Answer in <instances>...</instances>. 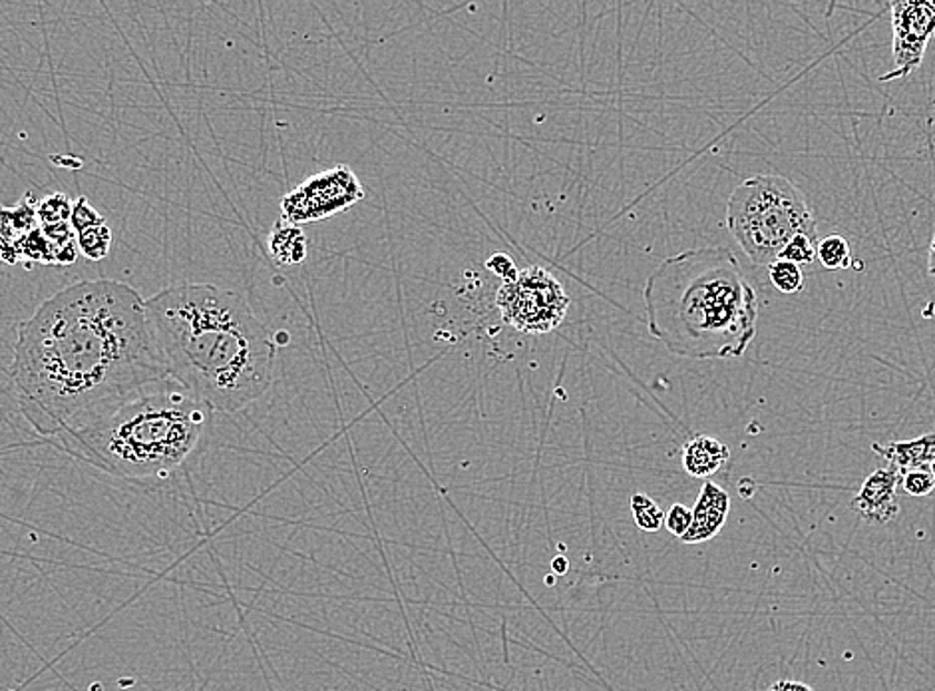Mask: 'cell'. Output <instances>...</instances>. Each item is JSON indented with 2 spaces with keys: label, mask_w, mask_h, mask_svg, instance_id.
<instances>
[{
  "label": "cell",
  "mask_w": 935,
  "mask_h": 691,
  "mask_svg": "<svg viewBox=\"0 0 935 691\" xmlns=\"http://www.w3.org/2000/svg\"><path fill=\"white\" fill-rule=\"evenodd\" d=\"M10 377L24 419L54 439L168 379L146 299L114 279L64 287L22 321Z\"/></svg>",
  "instance_id": "6da1fadb"
},
{
  "label": "cell",
  "mask_w": 935,
  "mask_h": 691,
  "mask_svg": "<svg viewBox=\"0 0 935 691\" xmlns=\"http://www.w3.org/2000/svg\"><path fill=\"white\" fill-rule=\"evenodd\" d=\"M166 375L216 413L233 415L266 395L277 346L243 297L214 283H179L146 299Z\"/></svg>",
  "instance_id": "7a4b0ae2"
},
{
  "label": "cell",
  "mask_w": 935,
  "mask_h": 691,
  "mask_svg": "<svg viewBox=\"0 0 935 691\" xmlns=\"http://www.w3.org/2000/svg\"><path fill=\"white\" fill-rule=\"evenodd\" d=\"M651 336L673 355H745L757 336V293L729 247H697L661 264L643 287Z\"/></svg>",
  "instance_id": "3957f363"
},
{
  "label": "cell",
  "mask_w": 935,
  "mask_h": 691,
  "mask_svg": "<svg viewBox=\"0 0 935 691\" xmlns=\"http://www.w3.org/2000/svg\"><path fill=\"white\" fill-rule=\"evenodd\" d=\"M216 411L172 379L60 436L64 451L124 481H164L197 455Z\"/></svg>",
  "instance_id": "277c9868"
},
{
  "label": "cell",
  "mask_w": 935,
  "mask_h": 691,
  "mask_svg": "<svg viewBox=\"0 0 935 691\" xmlns=\"http://www.w3.org/2000/svg\"><path fill=\"white\" fill-rule=\"evenodd\" d=\"M725 221L755 266L775 264L792 237H817L802 192L777 174L752 176L737 186L727 202Z\"/></svg>",
  "instance_id": "5b68a950"
},
{
  "label": "cell",
  "mask_w": 935,
  "mask_h": 691,
  "mask_svg": "<svg viewBox=\"0 0 935 691\" xmlns=\"http://www.w3.org/2000/svg\"><path fill=\"white\" fill-rule=\"evenodd\" d=\"M503 323L528 336H548L565 321L570 296L543 267H526L496 296Z\"/></svg>",
  "instance_id": "8992f818"
},
{
  "label": "cell",
  "mask_w": 935,
  "mask_h": 691,
  "mask_svg": "<svg viewBox=\"0 0 935 691\" xmlns=\"http://www.w3.org/2000/svg\"><path fill=\"white\" fill-rule=\"evenodd\" d=\"M365 198L361 179L356 178L351 166H335L315 174L291 189L281 199V219L293 226L319 224L346 212Z\"/></svg>",
  "instance_id": "52a82bcc"
},
{
  "label": "cell",
  "mask_w": 935,
  "mask_h": 691,
  "mask_svg": "<svg viewBox=\"0 0 935 691\" xmlns=\"http://www.w3.org/2000/svg\"><path fill=\"white\" fill-rule=\"evenodd\" d=\"M890 10L894 30V70L882 74V82L906 79L920 69L935 37V0H897L890 4Z\"/></svg>",
  "instance_id": "ba28073f"
},
{
  "label": "cell",
  "mask_w": 935,
  "mask_h": 691,
  "mask_svg": "<svg viewBox=\"0 0 935 691\" xmlns=\"http://www.w3.org/2000/svg\"><path fill=\"white\" fill-rule=\"evenodd\" d=\"M900 481H902V473L894 464L876 468L860 486V491L852 501V508L862 520L886 526L900 514V503H897Z\"/></svg>",
  "instance_id": "9c48e42d"
},
{
  "label": "cell",
  "mask_w": 935,
  "mask_h": 691,
  "mask_svg": "<svg viewBox=\"0 0 935 691\" xmlns=\"http://www.w3.org/2000/svg\"><path fill=\"white\" fill-rule=\"evenodd\" d=\"M693 510L689 533L681 538L683 544H700L713 540L723 530L730 513V496L719 484L707 481L700 488L699 498Z\"/></svg>",
  "instance_id": "30bf717a"
},
{
  "label": "cell",
  "mask_w": 935,
  "mask_h": 691,
  "mask_svg": "<svg viewBox=\"0 0 935 691\" xmlns=\"http://www.w3.org/2000/svg\"><path fill=\"white\" fill-rule=\"evenodd\" d=\"M872 451L882 456L887 464H894L900 473L929 468L935 458V433L917 436L912 441H896L887 445H872Z\"/></svg>",
  "instance_id": "8fae6325"
},
{
  "label": "cell",
  "mask_w": 935,
  "mask_h": 691,
  "mask_svg": "<svg viewBox=\"0 0 935 691\" xmlns=\"http://www.w3.org/2000/svg\"><path fill=\"white\" fill-rule=\"evenodd\" d=\"M729 458V446L715 436H695L683 448V468L695 478H709Z\"/></svg>",
  "instance_id": "7c38bea8"
},
{
  "label": "cell",
  "mask_w": 935,
  "mask_h": 691,
  "mask_svg": "<svg viewBox=\"0 0 935 691\" xmlns=\"http://www.w3.org/2000/svg\"><path fill=\"white\" fill-rule=\"evenodd\" d=\"M267 246H269L271 257L281 266H297L305 261L307 249H309L303 229L293 224H287L283 219H279L271 229Z\"/></svg>",
  "instance_id": "4fadbf2b"
},
{
  "label": "cell",
  "mask_w": 935,
  "mask_h": 691,
  "mask_svg": "<svg viewBox=\"0 0 935 691\" xmlns=\"http://www.w3.org/2000/svg\"><path fill=\"white\" fill-rule=\"evenodd\" d=\"M817 259L820 266L828 269V271H840V269H864V266L856 261V257L852 256V249L844 236H827L820 239L817 244Z\"/></svg>",
  "instance_id": "5bb4252c"
},
{
  "label": "cell",
  "mask_w": 935,
  "mask_h": 691,
  "mask_svg": "<svg viewBox=\"0 0 935 691\" xmlns=\"http://www.w3.org/2000/svg\"><path fill=\"white\" fill-rule=\"evenodd\" d=\"M76 241H79L80 254L89 257L92 261H100L110 254V246H112V229L104 218L90 224L86 228L76 231Z\"/></svg>",
  "instance_id": "9a60e30c"
},
{
  "label": "cell",
  "mask_w": 935,
  "mask_h": 691,
  "mask_svg": "<svg viewBox=\"0 0 935 691\" xmlns=\"http://www.w3.org/2000/svg\"><path fill=\"white\" fill-rule=\"evenodd\" d=\"M631 514L643 533H659L665 526V513L650 494L635 493L631 496Z\"/></svg>",
  "instance_id": "2e32d148"
},
{
  "label": "cell",
  "mask_w": 935,
  "mask_h": 691,
  "mask_svg": "<svg viewBox=\"0 0 935 691\" xmlns=\"http://www.w3.org/2000/svg\"><path fill=\"white\" fill-rule=\"evenodd\" d=\"M72 206H74V202H70L69 196H64V194H50V196H46L37 206V218H39L40 228H52V226H60V224H70Z\"/></svg>",
  "instance_id": "e0dca14e"
},
{
  "label": "cell",
  "mask_w": 935,
  "mask_h": 691,
  "mask_svg": "<svg viewBox=\"0 0 935 691\" xmlns=\"http://www.w3.org/2000/svg\"><path fill=\"white\" fill-rule=\"evenodd\" d=\"M768 276H770L772 286L777 287L780 293H787V296L798 293L804 287L802 267H798L797 264H790V261H785V259H777L775 264H770L768 266Z\"/></svg>",
  "instance_id": "ac0fdd59"
},
{
  "label": "cell",
  "mask_w": 935,
  "mask_h": 691,
  "mask_svg": "<svg viewBox=\"0 0 935 691\" xmlns=\"http://www.w3.org/2000/svg\"><path fill=\"white\" fill-rule=\"evenodd\" d=\"M778 259L797 264L798 267L810 266L817 259V237H792Z\"/></svg>",
  "instance_id": "d6986e66"
},
{
  "label": "cell",
  "mask_w": 935,
  "mask_h": 691,
  "mask_svg": "<svg viewBox=\"0 0 935 691\" xmlns=\"http://www.w3.org/2000/svg\"><path fill=\"white\" fill-rule=\"evenodd\" d=\"M900 484H902L904 493L910 494V496H927V494L934 493L935 488L934 476L929 473V468L907 471V473L902 474Z\"/></svg>",
  "instance_id": "ffe728a7"
},
{
  "label": "cell",
  "mask_w": 935,
  "mask_h": 691,
  "mask_svg": "<svg viewBox=\"0 0 935 691\" xmlns=\"http://www.w3.org/2000/svg\"><path fill=\"white\" fill-rule=\"evenodd\" d=\"M690 523H693V510L685 504H673L665 514V528L673 536H677L679 540L685 534L689 533Z\"/></svg>",
  "instance_id": "44dd1931"
},
{
  "label": "cell",
  "mask_w": 935,
  "mask_h": 691,
  "mask_svg": "<svg viewBox=\"0 0 935 691\" xmlns=\"http://www.w3.org/2000/svg\"><path fill=\"white\" fill-rule=\"evenodd\" d=\"M100 219H102V216H100L96 209L90 206L89 199L79 198L74 202V206H72V216H70V226L74 229V234H76L79 229L86 228L90 224H96Z\"/></svg>",
  "instance_id": "7402d4cb"
},
{
  "label": "cell",
  "mask_w": 935,
  "mask_h": 691,
  "mask_svg": "<svg viewBox=\"0 0 935 691\" xmlns=\"http://www.w3.org/2000/svg\"><path fill=\"white\" fill-rule=\"evenodd\" d=\"M486 267L492 271L494 276L500 277L502 283H510L518 276V267L513 264L512 257L508 254H492L490 259L486 261Z\"/></svg>",
  "instance_id": "603a6c76"
},
{
  "label": "cell",
  "mask_w": 935,
  "mask_h": 691,
  "mask_svg": "<svg viewBox=\"0 0 935 691\" xmlns=\"http://www.w3.org/2000/svg\"><path fill=\"white\" fill-rule=\"evenodd\" d=\"M767 691H814L808 683L794 682V680H780V682L772 683Z\"/></svg>",
  "instance_id": "cb8c5ba5"
},
{
  "label": "cell",
  "mask_w": 935,
  "mask_h": 691,
  "mask_svg": "<svg viewBox=\"0 0 935 691\" xmlns=\"http://www.w3.org/2000/svg\"><path fill=\"white\" fill-rule=\"evenodd\" d=\"M929 274L935 277V236L929 246Z\"/></svg>",
  "instance_id": "d4e9b609"
},
{
  "label": "cell",
  "mask_w": 935,
  "mask_h": 691,
  "mask_svg": "<svg viewBox=\"0 0 935 691\" xmlns=\"http://www.w3.org/2000/svg\"><path fill=\"white\" fill-rule=\"evenodd\" d=\"M553 570L558 574L565 573V570H568V560H565V558H561L560 556V558L553 563Z\"/></svg>",
  "instance_id": "484cf974"
},
{
  "label": "cell",
  "mask_w": 935,
  "mask_h": 691,
  "mask_svg": "<svg viewBox=\"0 0 935 691\" xmlns=\"http://www.w3.org/2000/svg\"><path fill=\"white\" fill-rule=\"evenodd\" d=\"M929 473H932V476H934V481H935V458H934V463L929 464Z\"/></svg>",
  "instance_id": "4316f807"
},
{
  "label": "cell",
  "mask_w": 935,
  "mask_h": 691,
  "mask_svg": "<svg viewBox=\"0 0 935 691\" xmlns=\"http://www.w3.org/2000/svg\"><path fill=\"white\" fill-rule=\"evenodd\" d=\"M0 261H2V251H0Z\"/></svg>",
  "instance_id": "83f0119b"
}]
</instances>
